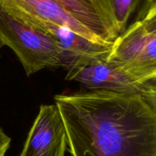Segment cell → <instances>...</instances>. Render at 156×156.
<instances>
[{"label":"cell","instance_id":"5b68a950","mask_svg":"<svg viewBox=\"0 0 156 156\" xmlns=\"http://www.w3.org/2000/svg\"><path fill=\"white\" fill-rule=\"evenodd\" d=\"M66 80H75L89 90H106L118 93H140L134 84L108 58H82L65 68Z\"/></svg>","mask_w":156,"mask_h":156},{"label":"cell","instance_id":"4fadbf2b","mask_svg":"<svg viewBox=\"0 0 156 156\" xmlns=\"http://www.w3.org/2000/svg\"><path fill=\"white\" fill-rule=\"evenodd\" d=\"M3 46H5V45H4V44H3L2 41L1 40V38H0V50H1V48L3 47ZM0 57H1V54H0Z\"/></svg>","mask_w":156,"mask_h":156},{"label":"cell","instance_id":"7a4b0ae2","mask_svg":"<svg viewBox=\"0 0 156 156\" xmlns=\"http://www.w3.org/2000/svg\"><path fill=\"white\" fill-rule=\"evenodd\" d=\"M0 38L18 57L27 76L61 67V50L47 32L12 18L0 9Z\"/></svg>","mask_w":156,"mask_h":156},{"label":"cell","instance_id":"3957f363","mask_svg":"<svg viewBox=\"0 0 156 156\" xmlns=\"http://www.w3.org/2000/svg\"><path fill=\"white\" fill-rule=\"evenodd\" d=\"M108 61L139 87L142 83L156 77V35L146 33L136 22L116 38Z\"/></svg>","mask_w":156,"mask_h":156},{"label":"cell","instance_id":"9c48e42d","mask_svg":"<svg viewBox=\"0 0 156 156\" xmlns=\"http://www.w3.org/2000/svg\"><path fill=\"white\" fill-rule=\"evenodd\" d=\"M156 0H101L118 36L140 21Z\"/></svg>","mask_w":156,"mask_h":156},{"label":"cell","instance_id":"52a82bcc","mask_svg":"<svg viewBox=\"0 0 156 156\" xmlns=\"http://www.w3.org/2000/svg\"><path fill=\"white\" fill-rule=\"evenodd\" d=\"M33 27L51 35L61 50V67L64 69L82 58H108L112 44L94 42L79 35L69 28L52 23H36Z\"/></svg>","mask_w":156,"mask_h":156},{"label":"cell","instance_id":"8992f818","mask_svg":"<svg viewBox=\"0 0 156 156\" xmlns=\"http://www.w3.org/2000/svg\"><path fill=\"white\" fill-rule=\"evenodd\" d=\"M66 128L56 104L41 106L20 156H65Z\"/></svg>","mask_w":156,"mask_h":156},{"label":"cell","instance_id":"8fae6325","mask_svg":"<svg viewBox=\"0 0 156 156\" xmlns=\"http://www.w3.org/2000/svg\"><path fill=\"white\" fill-rule=\"evenodd\" d=\"M140 93L156 110V77L146 80L139 85Z\"/></svg>","mask_w":156,"mask_h":156},{"label":"cell","instance_id":"277c9868","mask_svg":"<svg viewBox=\"0 0 156 156\" xmlns=\"http://www.w3.org/2000/svg\"><path fill=\"white\" fill-rule=\"evenodd\" d=\"M0 9L12 18L26 23H52L69 28L79 35L98 43L104 41L78 21L57 0H0Z\"/></svg>","mask_w":156,"mask_h":156},{"label":"cell","instance_id":"7c38bea8","mask_svg":"<svg viewBox=\"0 0 156 156\" xmlns=\"http://www.w3.org/2000/svg\"><path fill=\"white\" fill-rule=\"evenodd\" d=\"M12 139L0 127V156H5L10 147Z\"/></svg>","mask_w":156,"mask_h":156},{"label":"cell","instance_id":"30bf717a","mask_svg":"<svg viewBox=\"0 0 156 156\" xmlns=\"http://www.w3.org/2000/svg\"><path fill=\"white\" fill-rule=\"evenodd\" d=\"M138 22L146 33L156 35V1L148 10L143 19Z\"/></svg>","mask_w":156,"mask_h":156},{"label":"cell","instance_id":"ba28073f","mask_svg":"<svg viewBox=\"0 0 156 156\" xmlns=\"http://www.w3.org/2000/svg\"><path fill=\"white\" fill-rule=\"evenodd\" d=\"M78 21L99 38L114 43L116 33L101 0H57Z\"/></svg>","mask_w":156,"mask_h":156},{"label":"cell","instance_id":"6da1fadb","mask_svg":"<svg viewBox=\"0 0 156 156\" xmlns=\"http://www.w3.org/2000/svg\"><path fill=\"white\" fill-rule=\"evenodd\" d=\"M71 156H156V110L140 93L54 96Z\"/></svg>","mask_w":156,"mask_h":156}]
</instances>
